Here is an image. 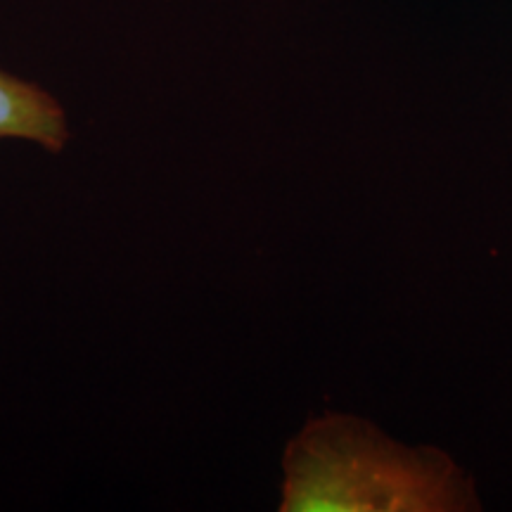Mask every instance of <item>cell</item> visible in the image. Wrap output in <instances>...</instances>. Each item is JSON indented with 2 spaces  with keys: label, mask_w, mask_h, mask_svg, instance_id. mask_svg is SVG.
<instances>
[{
  "label": "cell",
  "mask_w": 512,
  "mask_h": 512,
  "mask_svg": "<svg viewBox=\"0 0 512 512\" xmlns=\"http://www.w3.org/2000/svg\"><path fill=\"white\" fill-rule=\"evenodd\" d=\"M0 140H22L60 155L72 140L67 110L41 83L0 67Z\"/></svg>",
  "instance_id": "2"
},
{
  "label": "cell",
  "mask_w": 512,
  "mask_h": 512,
  "mask_svg": "<svg viewBox=\"0 0 512 512\" xmlns=\"http://www.w3.org/2000/svg\"><path fill=\"white\" fill-rule=\"evenodd\" d=\"M283 512H451L477 508L444 453L411 451L354 418L311 420L283 458Z\"/></svg>",
  "instance_id": "1"
}]
</instances>
